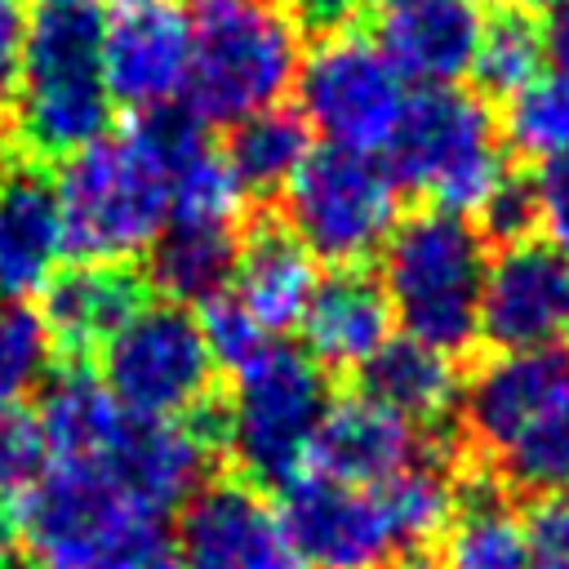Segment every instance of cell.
<instances>
[{"mask_svg":"<svg viewBox=\"0 0 569 569\" xmlns=\"http://www.w3.org/2000/svg\"><path fill=\"white\" fill-rule=\"evenodd\" d=\"M204 147L200 124L178 111L133 116L129 129L102 133L62 160L58 209L67 253L80 262H116L147 253L173 213V173Z\"/></svg>","mask_w":569,"mask_h":569,"instance_id":"obj_1","label":"cell"},{"mask_svg":"<svg viewBox=\"0 0 569 569\" xmlns=\"http://www.w3.org/2000/svg\"><path fill=\"white\" fill-rule=\"evenodd\" d=\"M102 76V13L89 0H44L27 18L18 71V133L31 160H67L111 129Z\"/></svg>","mask_w":569,"mask_h":569,"instance_id":"obj_2","label":"cell"},{"mask_svg":"<svg viewBox=\"0 0 569 569\" xmlns=\"http://www.w3.org/2000/svg\"><path fill=\"white\" fill-rule=\"evenodd\" d=\"M485 236L471 218L427 209L400 218L382 244V293L405 338L462 356L480 338V289H485Z\"/></svg>","mask_w":569,"mask_h":569,"instance_id":"obj_3","label":"cell"},{"mask_svg":"<svg viewBox=\"0 0 569 569\" xmlns=\"http://www.w3.org/2000/svg\"><path fill=\"white\" fill-rule=\"evenodd\" d=\"M298 22L276 0H196L191 4V76L182 111L196 124L236 129L280 107L298 80Z\"/></svg>","mask_w":569,"mask_h":569,"instance_id":"obj_4","label":"cell"},{"mask_svg":"<svg viewBox=\"0 0 569 569\" xmlns=\"http://www.w3.org/2000/svg\"><path fill=\"white\" fill-rule=\"evenodd\" d=\"M231 378L236 387L218 418V440L231 449L249 485L284 489L307 471L311 440L329 409V378L293 342H267Z\"/></svg>","mask_w":569,"mask_h":569,"instance_id":"obj_5","label":"cell"},{"mask_svg":"<svg viewBox=\"0 0 569 569\" xmlns=\"http://www.w3.org/2000/svg\"><path fill=\"white\" fill-rule=\"evenodd\" d=\"M387 156L400 187L427 191L436 209L462 218L476 213L507 173L489 102L458 84L409 93Z\"/></svg>","mask_w":569,"mask_h":569,"instance_id":"obj_6","label":"cell"},{"mask_svg":"<svg viewBox=\"0 0 569 569\" xmlns=\"http://www.w3.org/2000/svg\"><path fill=\"white\" fill-rule=\"evenodd\" d=\"M400 222V182L378 156L311 147L284 187V227L320 262L351 271L382 253Z\"/></svg>","mask_w":569,"mask_h":569,"instance_id":"obj_7","label":"cell"},{"mask_svg":"<svg viewBox=\"0 0 569 569\" xmlns=\"http://www.w3.org/2000/svg\"><path fill=\"white\" fill-rule=\"evenodd\" d=\"M13 538L36 569H102L142 525L147 516L124 489L98 471L76 462H49L40 476L13 498Z\"/></svg>","mask_w":569,"mask_h":569,"instance_id":"obj_8","label":"cell"},{"mask_svg":"<svg viewBox=\"0 0 569 569\" xmlns=\"http://www.w3.org/2000/svg\"><path fill=\"white\" fill-rule=\"evenodd\" d=\"M102 382L133 418H196L209 405L213 356L178 302H142L98 351Z\"/></svg>","mask_w":569,"mask_h":569,"instance_id":"obj_9","label":"cell"},{"mask_svg":"<svg viewBox=\"0 0 569 569\" xmlns=\"http://www.w3.org/2000/svg\"><path fill=\"white\" fill-rule=\"evenodd\" d=\"M298 116L325 147L378 156L391 147L405 116V80L378 49L356 31L320 36L298 67Z\"/></svg>","mask_w":569,"mask_h":569,"instance_id":"obj_10","label":"cell"},{"mask_svg":"<svg viewBox=\"0 0 569 569\" xmlns=\"http://www.w3.org/2000/svg\"><path fill=\"white\" fill-rule=\"evenodd\" d=\"M280 520L307 569H391L409 551L382 485L356 489L316 471L280 489Z\"/></svg>","mask_w":569,"mask_h":569,"instance_id":"obj_11","label":"cell"},{"mask_svg":"<svg viewBox=\"0 0 569 569\" xmlns=\"http://www.w3.org/2000/svg\"><path fill=\"white\" fill-rule=\"evenodd\" d=\"M98 13L111 102L133 116L173 107L191 76V13L178 0H111Z\"/></svg>","mask_w":569,"mask_h":569,"instance_id":"obj_12","label":"cell"},{"mask_svg":"<svg viewBox=\"0 0 569 569\" xmlns=\"http://www.w3.org/2000/svg\"><path fill=\"white\" fill-rule=\"evenodd\" d=\"M173 551L182 569H307L249 480H204L182 502Z\"/></svg>","mask_w":569,"mask_h":569,"instance_id":"obj_13","label":"cell"},{"mask_svg":"<svg viewBox=\"0 0 569 569\" xmlns=\"http://www.w3.org/2000/svg\"><path fill=\"white\" fill-rule=\"evenodd\" d=\"M480 338L498 351H542L569 338V258L542 240L502 244L485 267Z\"/></svg>","mask_w":569,"mask_h":569,"instance_id":"obj_14","label":"cell"},{"mask_svg":"<svg viewBox=\"0 0 569 569\" xmlns=\"http://www.w3.org/2000/svg\"><path fill=\"white\" fill-rule=\"evenodd\" d=\"M427 453H431V440L422 436L418 422L382 409L369 396H342V400H329L320 418V431L307 453V471L338 485L369 489L400 476Z\"/></svg>","mask_w":569,"mask_h":569,"instance_id":"obj_15","label":"cell"},{"mask_svg":"<svg viewBox=\"0 0 569 569\" xmlns=\"http://www.w3.org/2000/svg\"><path fill=\"white\" fill-rule=\"evenodd\" d=\"M67 253L58 187L40 160L0 164V302H27L49 289Z\"/></svg>","mask_w":569,"mask_h":569,"instance_id":"obj_16","label":"cell"},{"mask_svg":"<svg viewBox=\"0 0 569 569\" xmlns=\"http://www.w3.org/2000/svg\"><path fill=\"white\" fill-rule=\"evenodd\" d=\"M480 31V0H409L387 9L378 49L400 80H413L418 89H445L471 71Z\"/></svg>","mask_w":569,"mask_h":569,"instance_id":"obj_17","label":"cell"},{"mask_svg":"<svg viewBox=\"0 0 569 569\" xmlns=\"http://www.w3.org/2000/svg\"><path fill=\"white\" fill-rule=\"evenodd\" d=\"M147 284L116 262H80L49 280L44 289V325L58 351L84 360L107 347V338L142 307Z\"/></svg>","mask_w":569,"mask_h":569,"instance_id":"obj_18","label":"cell"},{"mask_svg":"<svg viewBox=\"0 0 569 569\" xmlns=\"http://www.w3.org/2000/svg\"><path fill=\"white\" fill-rule=\"evenodd\" d=\"M391 307L378 280L360 271H338L320 280L311 307L302 311V351L320 369H365L391 338Z\"/></svg>","mask_w":569,"mask_h":569,"instance_id":"obj_19","label":"cell"},{"mask_svg":"<svg viewBox=\"0 0 569 569\" xmlns=\"http://www.w3.org/2000/svg\"><path fill=\"white\" fill-rule=\"evenodd\" d=\"M231 280H236L240 307L267 333H284L311 307L320 289V267L284 222H262L240 240Z\"/></svg>","mask_w":569,"mask_h":569,"instance_id":"obj_20","label":"cell"},{"mask_svg":"<svg viewBox=\"0 0 569 569\" xmlns=\"http://www.w3.org/2000/svg\"><path fill=\"white\" fill-rule=\"evenodd\" d=\"M129 409L107 391L98 373L84 365H67L44 382V400L36 413L40 445L49 462H76V467H102L111 449L120 445L129 427Z\"/></svg>","mask_w":569,"mask_h":569,"instance_id":"obj_21","label":"cell"},{"mask_svg":"<svg viewBox=\"0 0 569 569\" xmlns=\"http://www.w3.org/2000/svg\"><path fill=\"white\" fill-rule=\"evenodd\" d=\"M493 476L502 480V489L529 498L569 493V365L525 409L520 427L493 458Z\"/></svg>","mask_w":569,"mask_h":569,"instance_id":"obj_22","label":"cell"},{"mask_svg":"<svg viewBox=\"0 0 569 569\" xmlns=\"http://www.w3.org/2000/svg\"><path fill=\"white\" fill-rule=\"evenodd\" d=\"M240 258V236L236 227H213V222H169L156 244L147 249V284L160 289L169 302H209L218 298Z\"/></svg>","mask_w":569,"mask_h":569,"instance_id":"obj_23","label":"cell"},{"mask_svg":"<svg viewBox=\"0 0 569 569\" xmlns=\"http://www.w3.org/2000/svg\"><path fill=\"white\" fill-rule=\"evenodd\" d=\"M360 396L409 422H436L458 405V365L413 338H387L360 369Z\"/></svg>","mask_w":569,"mask_h":569,"instance_id":"obj_24","label":"cell"},{"mask_svg":"<svg viewBox=\"0 0 569 569\" xmlns=\"http://www.w3.org/2000/svg\"><path fill=\"white\" fill-rule=\"evenodd\" d=\"M436 569H525V516L498 485L458 493V511L440 533Z\"/></svg>","mask_w":569,"mask_h":569,"instance_id":"obj_25","label":"cell"},{"mask_svg":"<svg viewBox=\"0 0 569 569\" xmlns=\"http://www.w3.org/2000/svg\"><path fill=\"white\" fill-rule=\"evenodd\" d=\"M222 156L236 182L244 187V196H276L289 187L298 164L311 156V129L298 111L267 107L231 129Z\"/></svg>","mask_w":569,"mask_h":569,"instance_id":"obj_26","label":"cell"},{"mask_svg":"<svg viewBox=\"0 0 569 569\" xmlns=\"http://www.w3.org/2000/svg\"><path fill=\"white\" fill-rule=\"evenodd\" d=\"M542 27L520 9H498L485 18V31H480V49H476V62H471V76H476V89L480 93H493V98H511L520 93L529 80L542 76Z\"/></svg>","mask_w":569,"mask_h":569,"instance_id":"obj_27","label":"cell"},{"mask_svg":"<svg viewBox=\"0 0 569 569\" xmlns=\"http://www.w3.org/2000/svg\"><path fill=\"white\" fill-rule=\"evenodd\" d=\"M507 142L538 164L569 151V76H538L507 98Z\"/></svg>","mask_w":569,"mask_h":569,"instance_id":"obj_28","label":"cell"},{"mask_svg":"<svg viewBox=\"0 0 569 569\" xmlns=\"http://www.w3.org/2000/svg\"><path fill=\"white\" fill-rule=\"evenodd\" d=\"M244 213V187L236 182L231 164L213 147H196L173 173V213L169 222H213L236 227Z\"/></svg>","mask_w":569,"mask_h":569,"instance_id":"obj_29","label":"cell"},{"mask_svg":"<svg viewBox=\"0 0 569 569\" xmlns=\"http://www.w3.org/2000/svg\"><path fill=\"white\" fill-rule=\"evenodd\" d=\"M53 365V338L31 302H0V405L31 396Z\"/></svg>","mask_w":569,"mask_h":569,"instance_id":"obj_30","label":"cell"},{"mask_svg":"<svg viewBox=\"0 0 569 569\" xmlns=\"http://www.w3.org/2000/svg\"><path fill=\"white\" fill-rule=\"evenodd\" d=\"M196 325H200V338H204V347H209V356H213V365H222V369H244L271 338H267V329L240 307V298L236 293H218V298H209V302H200V316H196Z\"/></svg>","mask_w":569,"mask_h":569,"instance_id":"obj_31","label":"cell"},{"mask_svg":"<svg viewBox=\"0 0 569 569\" xmlns=\"http://www.w3.org/2000/svg\"><path fill=\"white\" fill-rule=\"evenodd\" d=\"M44 467V445L36 413L22 405H0V507L13 502Z\"/></svg>","mask_w":569,"mask_h":569,"instance_id":"obj_32","label":"cell"},{"mask_svg":"<svg viewBox=\"0 0 569 569\" xmlns=\"http://www.w3.org/2000/svg\"><path fill=\"white\" fill-rule=\"evenodd\" d=\"M476 213H480V236H485V240H498V244H520V240H529V231L538 227L533 178L502 173V182L493 187V196H489Z\"/></svg>","mask_w":569,"mask_h":569,"instance_id":"obj_33","label":"cell"},{"mask_svg":"<svg viewBox=\"0 0 569 569\" xmlns=\"http://www.w3.org/2000/svg\"><path fill=\"white\" fill-rule=\"evenodd\" d=\"M525 569H569V493H547L525 516Z\"/></svg>","mask_w":569,"mask_h":569,"instance_id":"obj_34","label":"cell"},{"mask_svg":"<svg viewBox=\"0 0 569 569\" xmlns=\"http://www.w3.org/2000/svg\"><path fill=\"white\" fill-rule=\"evenodd\" d=\"M533 196H538V227L547 231V244L569 258V151L538 169Z\"/></svg>","mask_w":569,"mask_h":569,"instance_id":"obj_35","label":"cell"},{"mask_svg":"<svg viewBox=\"0 0 569 569\" xmlns=\"http://www.w3.org/2000/svg\"><path fill=\"white\" fill-rule=\"evenodd\" d=\"M22 44H27V9L22 0H0V129L18 102Z\"/></svg>","mask_w":569,"mask_h":569,"instance_id":"obj_36","label":"cell"},{"mask_svg":"<svg viewBox=\"0 0 569 569\" xmlns=\"http://www.w3.org/2000/svg\"><path fill=\"white\" fill-rule=\"evenodd\" d=\"M102 569H182V565H178L173 538L160 529V520H151V525H142Z\"/></svg>","mask_w":569,"mask_h":569,"instance_id":"obj_37","label":"cell"},{"mask_svg":"<svg viewBox=\"0 0 569 569\" xmlns=\"http://www.w3.org/2000/svg\"><path fill=\"white\" fill-rule=\"evenodd\" d=\"M356 9H360V0H293L289 18L316 36H333V31H347Z\"/></svg>","mask_w":569,"mask_h":569,"instance_id":"obj_38","label":"cell"},{"mask_svg":"<svg viewBox=\"0 0 569 569\" xmlns=\"http://www.w3.org/2000/svg\"><path fill=\"white\" fill-rule=\"evenodd\" d=\"M542 58L551 62L556 76H569V0L547 9V22H542Z\"/></svg>","mask_w":569,"mask_h":569,"instance_id":"obj_39","label":"cell"},{"mask_svg":"<svg viewBox=\"0 0 569 569\" xmlns=\"http://www.w3.org/2000/svg\"><path fill=\"white\" fill-rule=\"evenodd\" d=\"M0 569H36V565H31L22 551H4V556H0Z\"/></svg>","mask_w":569,"mask_h":569,"instance_id":"obj_40","label":"cell"},{"mask_svg":"<svg viewBox=\"0 0 569 569\" xmlns=\"http://www.w3.org/2000/svg\"><path fill=\"white\" fill-rule=\"evenodd\" d=\"M360 4H373V9H396V4H409V0H360Z\"/></svg>","mask_w":569,"mask_h":569,"instance_id":"obj_41","label":"cell"},{"mask_svg":"<svg viewBox=\"0 0 569 569\" xmlns=\"http://www.w3.org/2000/svg\"><path fill=\"white\" fill-rule=\"evenodd\" d=\"M529 4H538V9H556V4H565V0H529Z\"/></svg>","mask_w":569,"mask_h":569,"instance_id":"obj_42","label":"cell"}]
</instances>
